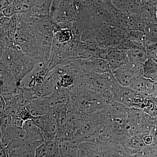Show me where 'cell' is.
Returning a JSON list of instances; mask_svg holds the SVG:
<instances>
[{
    "label": "cell",
    "mask_w": 157,
    "mask_h": 157,
    "mask_svg": "<svg viewBox=\"0 0 157 157\" xmlns=\"http://www.w3.org/2000/svg\"><path fill=\"white\" fill-rule=\"evenodd\" d=\"M26 137V133L23 128L11 124L5 132L1 134V144L6 147L12 141L25 140Z\"/></svg>",
    "instance_id": "obj_1"
},
{
    "label": "cell",
    "mask_w": 157,
    "mask_h": 157,
    "mask_svg": "<svg viewBox=\"0 0 157 157\" xmlns=\"http://www.w3.org/2000/svg\"><path fill=\"white\" fill-rule=\"evenodd\" d=\"M25 107L34 117L45 115L50 110L46 98H36Z\"/></svg>",
    "instance_id": "obj_2"
},
{
    "label": "cell",
    "mask_w": 157,
    "mask_h": 157,
    "mask_svg": "<svg viewBox=\"0 0 157 157\" xmlns=\"http://www.w3.org/2000/svg\"><path fill=\"white\" fill-rule=\"evenodd\" d=\"M108 62L113 70L121 67L128 63L127 54L121 51H112L108 56Z\"/></svg>",
    "instance_id": "obj_3"
},
{
    "label": "cell",
    "mask_w": 157,
    "mask_h": 157,
    "mask_svg": "<svg viewBox=\"0 0 157 157\" xmlns=\"http://www.w3.org/2000/svg\"><path fill=\"white\" fill-rule=\"evenodd\" d=\"M154 82V81L145 78L143 76H137L133 79L129 86L137 91L146 92L151 90Z\"/></svg>",
    "instance_id": "obj_4"
},
{
    "label": "cell",
    "mask_w": 157,
    "mask_h": 157,
    "mask_svg": "<svg viewBox=\"0 0 157 157\" xmlns=\"http://www.w3.org/2000/svg\"><path fill=\"white\" fill-rule=\"evenodd\" d=\"M42 131L46 140L56 139L58 132V127L51 110L49 111V117Z\"/></svg>",
    "instance_id": "obj_5"
},
{
    "label": "cell",
    "mask_w": 157,
    "mask_h": 157,
    "mask_svg": "<svg viewBox=\"0 0 157 157\" xmlns=\"http://www.w3.org/2000/svg\"><path fill=\"white\" fill-rule=\"evenodd\" d=\"M129 63L143 65L147 59L145 48H133L127 52Z\"/></svg>",
    "instance_id": "obj_6"
},
{
    "label": "cell",
    "mask_w": 157,
    "mask_h": 157,
    "mask_svg": "<svg viewBox=\"0 0 157 157\" xmlns=\"http://www.w3.org/2000/svg\"><path fill=\"white\" fill-rule=\"evenodd\" d=\"M143 76L153 81L157 80V62L147 58L143 64Z\"/></svg>",
    "instance_id": "obj_7"
},
{
    "label": "cell",
    "mask_w": 157,
    "mask_h": 157,
    "mask_svg": "<svg viewBox=\"0 0 157 157\" xmlns=\"http://www.w3.org/2000/svg\"><path fill=\"white\" fill-rule=\"evenodd\" d=\"M20 88V91L18 94L16 96V98L20 106L25 107L37 98L32 89Z\"/></svg>",
    "instance_id": "obj_8"
},
{
    "label": "cell",
    "mask_w": 157,
    "mask_h": 157,
    "mask_svg": "<svg viewBox=\"0 0 157 157\" xmlns=\"http://www.w3.org/2000/svg\"><path fill=\"white\" fill-rule=\"evenodd\" d=\"M6 115L11 117H18L23 107L20 106L16 97L6 100Z\"/></svg>",
    "instance_id": "obj_9"
},
{
    "label": "cell",
    "mask_w": 157,
    "mask_h": 157,
    "mask_svg": "<svg viewBox=\"0 0 157 157\" xmlns=\"http://www.w3.org/2000/svg\"><path fill=\"white\" fill-rule=\"evenodd\" d=\"M74 83V79L71 75L65 74L62 76L57 82L58 89H69Z\"/></svg>",
    "instance_id": "obj_10"
},
{
    "label": "cell",
    "mask_w": 157,
    "mask_h": 157,
    "mask_svg": "<svg viewBox=\"0 0 157 157\" xmlns=\"http://www.w3.org/2000/svg\"><path fill=\"white\" fill-rule=\"evenodd\" d=\"M147 58L152 59L157 62V43L146 42L145 47Z\"/></svg>",
    "instance_id": "obj_11"
},
{
    "label": "cell",
    "mask_w": 157,
    "mask_h": 157,
    "mask_svg": "<svg viewBox=\"0 0 157 157\" xmlns=\"http://www.w3.org/2000/svg\"><path fill=\"white\" fill-rule=\"evenodd\" d=\"M147 42L157 43V23L151 24L146 31Z\"/></svg>",
    "instance_id": "obj_12"
},
{
    "label": "cell",
    "mask_w": 157,
    "mask_h": 157,
    "mask_svg": "<svg viewBox=\"0 0 157 157\" xmlns=\"http://www.w3.org/2000/svg\"><path fill=\"white\" fill-rule=\"evenodd\" d=\"M11 117L9 115H6L1 118V134L5 132L8 127L11 124Z\"/></svg>",
    "instance_id": "obj_13"
},
{
    "label": "cell",
    "mask_w": 157,
    "mask_h": 157,
    "mask_svg": "<svg viewBox=\"0 0 157 157\" xmlns=\"http://www.w3.org/2000/svg\"><path fill=\"white\" fill-rule=\"evenodd\" d=\"M19 117L24 121L32 120L34 117L31 114V113L27 109L26 107H23L20 112Z\"/></svg>",
    "instance_id": "obj_14"
},
{
    "label": "cell",
    "mask_w": 157,
    "mask_h": 157,
    "mask_svg": "<svg viewBox=\"0 0 157 157\" xmlns=\"http://www.w3.org/2000/svg\"><path fill=\"white\" fill-rule=\"evenodd\" d=\"M71 37V33L69 31H63L59 33V41L62 43L68 42L70 41Z\"/></svg>",
    "instance_id": "obj_15"
},
{
    "label": "cell",
    "mask_w": 157,
    "mask_h": 157,
    "mask_svg": "<svg viewBox=\"0 0 157 157\" xmlns=\"http://www.w3.org/2000/svg\"><path fill=\"white\" fill-rule=\"evenodd\" d=\"M24 121L18 117H12L11 119V124L15 126L23 128Z\"/></svg>",
    "instance_id": "obj_16"
},
{
    "label": "cell",
    "mask_w": 157,
    "mask_h": 157,
    "mask_svg": "<svg viewBox=\"0 0 157 157\" xmlns=\"http://www.w3.org/2000/svg\"><path fill=\"white\" fill-rule=\"evenodd\" d=\"M0 97V115L2 118L6 116V101L2 96L1 95Z\"/></svg>",
    "instance_id": "obj_17"
},
{
    "label": "cell",
    "mask_w": 157,
    "mask_h": 157,
    "mask_svg": "<svg viewBox=\"0 0 157 157\" xmlns=\"http://www.w3.org/2000/svg\"><path fill=\"white\" fill-rule=\"evenodd\" d=\"M156 16H157V9L156 10Z\"/></svg>",
    "instance_id": "obj_18"
}]
</instances>
